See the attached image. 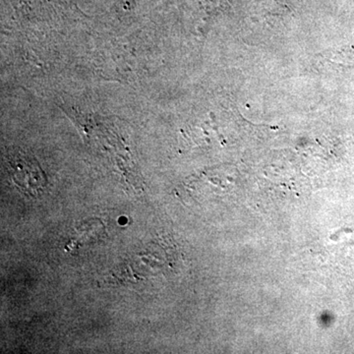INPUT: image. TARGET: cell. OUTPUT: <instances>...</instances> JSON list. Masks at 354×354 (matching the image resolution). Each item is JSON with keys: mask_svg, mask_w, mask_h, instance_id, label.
I'll use <instances>...</instances> for the list:
<instances>
[{"mask_svg": "<svg viewBox=\"0 0 354 354\" xmlns=\"http://www.w3.org/2000/svg\"><path fill=\"white\" fill-rule=\"evenodd\" d=\"M9 167L14 181L29 192H38L46 183L44 174L37 160L25 153L11 155Z\"/></svg>", "mask_w": 354, "mask_h": 354, "instance_id": "6da1fadb", "label": "cell"}]
</instances>
